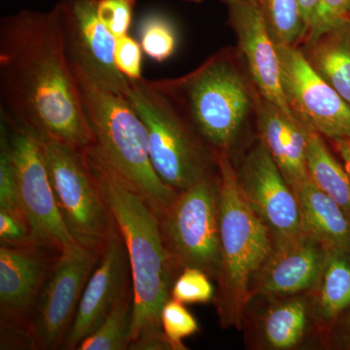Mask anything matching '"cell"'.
<instances>
[{"label": "cell", "instance_id": "5b68a950", "mask_svg": "<svg viewBox=\"0 0 350 350\" xmlns=\"http://www.w3.org/2000/svg\"><path fill=\"white\" fill-rule=\"evenodd\" d=\"M75 75L94 144L117 174L137 191L159 218L177 197L157 175L144 121L124 94Z\"/></svg>", "mask_w": 350, "mask_h": 350}, {"label": "cell", "instance_id": "44dd1931", "mask_svg": "<svg viewBox=\"0 0 350 350\" xmlns=\"http://www.w3.org/2000/svg\"><path fill=\"white\" fill-rule=\"evenodd\" d=\"M312 68L350 105V19L347 18L298 46Z\"/></svg>", "mask_w": 350, "mask_h": 350}, {"label": "cell", "instance_id": "30bf717a", "mask_svg": "<svg viewBox=\"0 0 350 350\" xmlns=\"http://www.w3.org/2000/svg\"><path fill=\"white\" fill-rule=\"evenodd\" d=\"M59 253L36 243L0 246V349H34L32 314Z\"/></svg>", "mask_w": 350, "mask_h": 350}, {"label": "cell", "instance_id": "52a82bcc", "mask_svg": "<svg viewBox=\"0 0 350 350\" xmlns=\"http://www.w3.org/2000/svg\"><path fill=\"white\" fill-rule=\"evenodd\" d=\"M220 182L217 170L179 192L160 218L165 248L177 273L202 269L218 280L221 265Z\"/></svg>", "mask_w": 350, "mask_h": 350}, {"label": "cell", "instance_id": "d590c367", "mask_svg": "<svg viewBox=\"0 0 350 350\" xmlns=\"http://www.w3.org/2000/svg\"><path fill=\"white\" fill-rule=\"evenodd\" d=\"M331 144H333L334 149L340 157L345 172H347L350 178V137L331 140Z\"/></svg>", "mask_w": 350, "mask_h": 350}, {"label": "cell", "instance_id": "7a4b0ae2", "mask_svg": "<svg viewBox=\"0 0 350 350\" xmlns=\"http://www.w3.org/2000/svg\"><path fill=\"white\" fill-rule=\"evenodd\" d=\"M82 152L130 258L135 292L133 342L142 332L162 329L161 312L178 273L163 243L160 219L148 202L117 174L96 144Z\"/></svg>", "mask_w": 350, "mask_h": 350}, {"label": "cell", "instance_id": "7c38bea8", "mask_svg": "<svg viewBox=\"0 0 350 350\" xmlns=\"http://www.w3.org/2000/svg\"><path fill=\"white\" fill-rule=\"evenodd\" d=\"M98 0H57L64 47L73 73L113 93L128 94L129 80L114 59L116 38L100 19Z\"/></svg>", "mask_w": 350, "mask_h": 350}, {"label": "cell", "instance_id": "836d02e7", "mask_svg": "<svg viewBox=\"0 0 350 350\" xmlns=\"http://www.w3.org/2000/svg\"><path fill=\"white\" fill-rule=\"evenodd\" d=\"M130 350H172L163 329L142 332L131 342Z\"/></svg>", "mask_w": 350, "mask_h": 350}, {"label": "cell", "instance_id": "4fadbf2b", "mask_svg": "<svg viewBox=\"0 0 350 350\" xmlns=\"http://www.w3.org/2000/svg\"><path fill=\"white\" fill-rule=\"evenodd\" d=\"M278 46L285 100L297 119L327 139L350 137V105L312 68L299 47Z\"/></svg>", "mask_w": 350, "mask_h": 350}, {"label": "cell", "instance_id": "3957f363", "mask_svg": "<svg viewBox=\"0 0 350 350\" xmlns=\"http://www.w3.org/2000/svg\"><path fill=\"white\" fill-rule=\"evenodd\" d=\"M155 83L216 154L238 155L255 126L259 93L236 48L217 51L187 75Z\"/></svg>", "mask_w": 350, "mask_h": 350}, {"label": "cell", "instance_id": "d6a6232c", "mask_svg": "<svg viewBox=\"0 0 350 350\" xmlns=\"http://www.w3.org/2000/svg\"><path fill=\"white\" fill-rule=\"evenodd\" d=\"M349 12L350 0H321L319 10L306 38L315 36L336 23L347 19Z\"/></svg>", "mask_w": 350, "mask_h": 350}, {"label": "cell", "instance_id": "5bb4252c", "mask_svg": "<svg viewBox=\"0 0 350 350\" xmlns=\"http://www.w3.org/2000/svg\"><path fill=\"white\" fill-rule=\"evenodd\" d=\"M234 163L244 199L273 241L305 234L297 196L257 137Z\"/></svg>", "mask_w": 350, "mask_h": 350}, {"label": "cell", "instance_id": "83f0119b", "mask_svg": "<svg viewBox=\"0 0 350 350\" xmlns=\"http://www.w3.org/2000/svg\"><path fill=\"white\" fill-rule=\"evenodd\" d=\"M215 288L211 278L202 269L185 268L172 283L170 298L185 304H206L214 301Z\"/></svg>", "mask_w": 350, "mask_h": 350}, {"label": "cell", "instance_id": "4316f807", "mask_svg": "<svg viewBox=\"0 0 350 350\" xmlns=\"http://www.w3.org/2000/svg\"><path fill=\"white\" fill-rule=\"evenodd\" d=\"M161 325L172 350H186L185 338L200 330L199 323L183 303L170 298L161 312Z\"/></svg>", "mask_w": 350, "mask_h": 350}, {"label": "cell", "instance_id": "2e32d148", "mask_svg": "<svg viewBox=\"0 0 350 350\" xmlns=\"http://www.w3.org/2000/svg\"><path fill=\"white\" fill-rule=\"evenodd\" d=\"M237 39L239 57L258 93L290 115L283 94L278 46L253 0H220Z\"/></svg>", "mask_w": 350, "mask_h": 350}, {"label": "cell", "instance_id": "cb8c5ba5", "mask_svg": "<svg viewBox=\"0 0 350 350\" xmlns=\"http://www.w3.org/2000/svg\"><path fill=\"white\" fill-rule=\"evenodd\" d=\"M135 292L129 283L103 323L76 350H126L131 342Z\"/></svg>", "mask_w": 350, "mask_h": 350}, {"label": "cell", "instance_id": "277c9868", "mask_svg": "<svg viewBox=\"0 0 350 350\" xmlns=\"http://www.w3.org/2000/svg\"><path fill=\"white\" fill-rule=\"evenodd\" d=\"M221 265L214 304L223 328L241 329L251 284L273 247L268 228L251 211L237 178L232 156L218 152Z\"/></svg>", "mask_w": 350, "mask_h": 350}, {"label": "cell", "instance_id": "e575fe53", "mask_svg": "<svg viewBox=\"0 0 350 350\" xmlns=\"http://www.w3.org/2000/svg\"><path fill=\"white\" fill-rule=\"evenodd\" d=\"M333 332L336 333V340L338 345L350 349V308L336 322L329 334Z\"/></svg>", "mask_w": 350, "mask_h": 350}, {"label": "cell", "instance_id": "d4e9b609", "mask_svg": "<svg viewBox=\"0 0 350 350\" xmlns=\"http://www.w3.org/2000/svg\"><path fill=\"white\" fill-rule=\"evenodd\" d=\"M276 45L298 47L306 36L299 0H253Z\"/></svg>", "mask_w": 350, "mask_h": 350}, {"label": "cell", "instance_id": "9c48e42d", "mask_svg": "<svg viewBox=\"0 0 350 350\" xmlns=\"http://www.w3.org/2000/svg\"><path fill=\"white\" fill-rule=\"evenodd\" d=\"M0 131L5 135L15 165L20 206L33 243L59 252L77 243L57 208L41 138L3 111Z\"/></svg>", "mask_w": 350, "mask_h": 350}, {"label": "cell", "instance_id": "8992f818", "mask_svg": "<svg viewBox=\"0 0 350 350\" xmlns=\"http://www.w3.org/2000/svg\"><path fill=\"white\" fill-rule=\"evenodd\" d=\"M126 98L144 121L152 165L175 192L217 170L215 153L155 80H129Z\"/></svg>", "mask_w": 350, "mask_h": 350}, {"label": "cell", "instance_id": "603a6c76", "mask_svg": "<svg viewBox=\"0 0 350 350\" xmlns=\"http://www.w3.org/2000/svg\"><path fill=\"white\" fill-rule=\"evenodd\" d=\"M320 133L310 130L306 167L313 183L342 207L350 218V178Z\"/></svg>", "mask_w": 350, "mask_h": 350}, {"label": "cell", "instance_id": "f35d334b", "mask_svg": "<svg viewBox=\"0 0 350 350\" xmlns=\"http://www.w3.org/2000/svg\"><path fill=\"white\" fill-rule=\"evenodd\" d=\"M347 18H349V19H350V12L349 14V16H347Z\"/></svg>", "mask_w": 350, "mask_h": 350}, {"label": "cell", "instance_id": "f546056e", "mask_svg": "<svg viewBox=\"0 0 350 350\" xmlns=\"http://www.w3.org/2000/svg\"><path fill=\"white\" fill-rule=\"evenodd\" d=\"M137 0H98L100 19L115 38L126 36L133 21Z\"/></svg>", "mask_w": 350, "mask_h": 350}, {"label": "cell", "instance_id": "9a60e30c", "mask_svg": "<svg viewBox=\"0 0 350 350\" xmlns=\"http://www.w3.org/2000/svg\"><path fill=\"white\" fill-rule=\"evenodd\" d=\"M131 282V262L125 241L113 220L107 243L88 280L75 319L59 349H77L103 323Z\"/></svg>", "mask_w": 350, "mask_h": 350}, {"label": "cell", "instance_id": "4dcf8cb0", "mask_svg": "<svg viewBox=\"0 0 350 350\" xmlns=\"http://www.w3.org/2000/svg\"><path fill=\"white\" fill-rule=\"evenodd\" d=\"M114 59L117 68L126 79H142V48L129 34L116 38Z\"/></svg>", "mask_w": 350, "mask_h": 350}, {"label": "cell", "instance_id": "7402d4cb", "mask_svg": "<svg viewBox=\"0 0 350 350\" xmlns=\"http://www.w3.org/2000/svg\"><path fill=\"white\" fill-rule=\"evenodd\" d=\"M315 328L330 333L350 308V255L327 250L317 282L308 292Z\"/></svg>", "mask_w": 350, "mask_h": 350}, {"label": "cell", "instance_id": "1f68e13d", "mask_svg": "<svg viewBox=\"0 0 350 350\" xmlns=\"http://www.w3.org/2000/svg\"><path fill=\"white\" fill-rule=\"evenodd\" d=\"M32 243L31 228L25 216L0 211V244L25 246Z\"/></svg>", "mask_w": 350, "mask_h": 350}, {"label": "cell", "instance_id": "484cf974", "mask_svg": "<svg viewBox=\"0 0 350 350\" xmlns=\"http://www.w3.org/2000/svg\"><path fill=\"white\" fill-rule=\"evenodd\" d=\"M140 46L147 57L163 63L174 56L178 38L174 23L159 13L145 16L139 25Z\"/></svg>", "mask_w": 350, "mask_h": 350}, {"label": "cell", "instance_id": "8d00e7d4", "mask_svg": "<svg viewBox=\"0 0 350 350\" xmlns=\"http://www.w3.org/2000/svg\"><path fill=\"white\" fill-rule=\"evenodd\" d=\"M320 2H321V0H299L301 15H303L304 22H305L306 27V34L310 31V25L314 20L317 10H319Z\"/></svg>", "mask_w": 350, "mask_h": 350}, {"label": "cell", "instance_id": "ffe728a7", "mask_svg": "<svg viewBox=\"0 0 350 350\" xmlns=\"http://www.w3.org/2000/svg\"><path fill=\"white\" fill-rule=\"evenodd\" d=\"M300 206L303 231L324 246L350 255V218L332 198L312 181L295 191Z\"/></svg>", "mask_w": 350, "mask_h": 350}, {"label": "cell", "instance_id": "f1b7e54d", "mask_svg": "<svg viewBox=\"0 0 350 350\" xmlns=\"http://www.w3.org/2000/svg\"><path fill=\"white\" fill-rule=\"evenodd\" d=\"M0 211L24 215L20 206L15 165L9 150L5 135L1 131H0Z\"/></svg>", "mask_w": 350, "mask_h": 350}, {"label": "cell", "instance_id": "ba28073f", "mask_svg": "<svg viewBox=\"0 0 350 350\" xmlns=\"http://www.w3.org/2000/svg\"><path fill=\"white\" fill-rule=\"evenodd\" d=\"M41 138L57 208L73 239L101 252L113 218L82 150L53 138Z\"/></svg>", "mask_w": 350, "mask_h": 350}, {"label": "cell", "instance_id": "ac0fdd59", "mask_svg": "<svg viewBox=\"0 0 350 350\" xmlns=\"http://www.w3.org/2000/svg\"><path fill=\"white\" fill-rule=\"evenodd\" d=\"M255 130L295 192L308 178L306 149L312 129L258 94Z\"/></svg>", "mask_w": 350, "mask_h": 350}, {"label": "cell", "instance_id": "e0dca14e", "mask_svg": "<svg viewBox=\"0 0 350 350\" xmlns=\"http://www.w3.org/2000/svg\"><path fill=\"white\" fill-rule=\"evenodd\" d=\"M326 250L306 234L275 239L251 284V299L280 298L308 293L325 260Z\"/></svg>", "mask_w": 350, "mask_h": 350}, {"label": "cell", "instance_id": "d6986e66", "mask_svg": "<svg viewBox=\"0 0 350 350\" xmlns=\"http://www.w3.org/2000/svg\"><path fill=\"white\" fill-rule=\"evenodd\" d=\"M269 301L256 323L257 342L261 349L289 350L300 347L314 319L308 293L267 298Z\"/></svg>", "mask_w": 350, "mask_h": 350}, {"label": "cell", "instance_id": "8fae6325", "mask_svg": "<svg viewBox=\"0 0 350 350\" xmlns=\"http://www.w3.org/2000/svg\"><path fill=\"white\" fill-rule=\"evenodd\" d=\"M100 255L78 243L59 253L32 314L34 349H61Z\"/></svg>", "mask_w": 350, "mask_h": 350}, {"label": "cell", "instance_id": "6da1fadb", "mask_svg": "<svg viewBox=\"0 0 350 350\" xmlns=\"http://www.w3.org/2000/svg\"><path fill=\"white\" fill-rule=\"evenodd\" d=\"M0 98L1 111L39 137L94 144L55 7L0 20Z\"/></svg>", "mask_w": 350, "mask_h": 350}, {"label": "cell", "instance_id": "74e56055", "mask_svg": "<svg viewBox=\"0 0 350 350\" xmlns=\"http://www.w3.org/2000/svg\"><path fill=\"white\" fill-rule=\"evenodd\" d=\"M182 1L189 2V3L200 4L202 3L204 0H182Z\"/></svg>", "mask_w": 350, "mask_h": 350}]
</instances>
